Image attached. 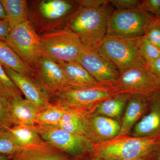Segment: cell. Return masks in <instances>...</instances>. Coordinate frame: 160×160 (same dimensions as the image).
Segmentation results:
<instances>
[{
	"label": "cell",
	"mask_w": 160,
	"mask_h": 160,
	"mask_svg": "<svg viewBox=\"0 0 160 160\" xmlns=\"http://www.w3.org/2000/svg\"><path fill=\"white\" fill-rule=\"evenodd\" d=\"M113 11L110 2L99 7L78 6L68 16L65 27L77 35L85 47L95 50L107 34Z\"/></svg>",
	"instance_id": "cell-1"
},
{
	"label": "cell",
	"mask_w": 160,
	"mask_h": 160,
	"mask_svg": "<svg viewBox=\"0 0 160 160\" xmlns=\"http://www.w3.org/2000/svg\"><path fill=\"white\" fill-rule=\"evenodd\" d=\"M115 88L104 87H77L67 86L52 95V104L65 111L81 115L92 113L96 106L107 98L119 93Z\"/></svg>",
	"instance_id": "cell-2"
},
{
	"label": "cell",
	"mask_w": 160,
	"mask_h": 160,
	"mask_svg": "<svg viewBox=\"0 0 160 160\" xmlns=\"http://www.w3.org/2000/svg\"><path fill=\"white\" fill-rule=\"evenodd\" d=\"M95 145L98 155L103 159L140 160L160 146V136L117 137Z\"/></svg>",
	"instance_id": "cell-3"
},
{
	"label": "cell",
	"mask_w": 160,
	"mask_h": 160,
	"mask_svg": "<svg viewBox=\"0 0 160 160\" xmlns=\"http://www.w3.org/2000/svg\"><path fill=\"white\" fill-rule=\"evenodd\" d=\"M39 35L42 56L58 63L76 61L85 48L78 35L66 27Z\"/></svg>",
	"instance_id": "cell-4"
},
{
	"label": "cell",
	"mask_w": 160,
	"mask_h": 160,
	"mask_svg": "<svg viewBox=\"0 0 160 160\" xmlns=\"http://www.w3.org/2000/svg\"><path fill=\"white\" fill-rule=\"evenodd\" d=\"M78 7L72 1L42 0L32 2L29 20L39 34L65 27L68 16Z\"/></svg>",
	"instance_id": "cell-5"
},
{
	"label": "cell",
	"mask_w": 160,
	"mask_h": 160,
	"mask_svg": "<svg viewBox=\"0 0 160 160\" xmlns=\"http://www.w3.org/2000/svg\"><path fill=\"white\" fill-rule=\"evenodd\" d=\"M139 38H126L106 34L95 50L120 71L138 63H146L140 53Z\"/></svg>",
	"instance_id": "cell-6"
},
{
	"label": "cell",
	"mask_w": 160,
	"mask_h": 160,
	"mask_svg": "<svg viewBox=\"0 0 160 160\" xmlns=\"http://www.w3.org/2000/svg\"><path fill=\"white\" fill-rule=\"evenodd\" d=\"M5 42L13 50L32 72L42 57L40 35L30 20L12 29Z\"/></svg>",
	"instance_id": "cell-7"
},
{
	"label": "cell",
	"mask_w": 160,
	"mask_h": 160,
	"mask_svg": "<svg viewBox=\"0 0 160 160\" xmlns=\"http://www.w3.org/2000/svg\"><path fill=\"white\" fill-rule=\"evenodd\" d=\"M43 141L64 153L78 156L94 150L95 144L82 135L71 133L57 126H33Z\"/></svg>",
	"instance_id": "cell-8"
},
{
	"label": "cell",
	"mask_w": 160,
	"mask_h": 160,
	"mask_svg": "<svg viewBox=\"0 0 160 160\" xmlns=\"http://www.w3.org/2000/svg\"><path fill=\"white\" fill-rule=\"evenodd\" d=\"M153 17L139 9L126 11L114 10L109 18L107 34L126 38L145 35Z\"/></svg>",
	"instance_id": "cell-9"
},
{
	"label": "cell",
	"mask_w": 160,
	"mask_h": 160,
	"mask_svg": "<svg viewBox=\"0 0 160 160\" xmlns=\"http://www.w3.org/2000/svg\"><path fill=\"white\" fill-rule=\"evenodd\" d=\"M116 88L127 94L148 95L160 89L146 63H141L119 71Z\"/></svg>",
	"instance_id": "cell-10"
},
{
	"label": "cell",
	"mask_w": 160,
	"mask_h": 160,
	"mask_svg": "<svg viewBox=\"0 0 160 160\" xmlns=\"http://www.w3.org/2000/svg\"><path fill=\"white\" fill-rule=\"evenodd\" d=\"M76 61L99 82L117 89L118 70L96 50L85 47Z\"/></svg>",
	"instance_id": "cell-11"
},
{
	"label": "cell",
	"mask_w": 160,
	"mask_h": 160,
	"mask_svg": "<svg viewBox=\"0 0 160 160\" xmlns=\"http://www.w3.org/2000/svg\"><path fill=\"white\" fill-rule=\"evenodd\" d=\"M34 78L49 94L68 86L62 68L58 63L42 56L33 72Z\"/></svg>",
	"instance_id": "cell-12"
},
{
	"label": "cell",
	"mask_w": 160,
	"mask_h": 160,
	"mask_svg": "<svg viewBox=\"0 0 160 160\" xmlns=\"http://www.w3.org/2000/svg\"><path fill=\"white\" fill-rule=\"evenodd\" d=\"M84 135L95 145L118 137L120 123L117 120L92 113L84 116Z\"/></svg>",
	"instance_id": "cell-13"
},
{
	"label": "cell",
	"mask_w": 160,
	"mask_h": 160,
	"mask_svg": "<svg viewBox=\"0 0 160 160\" xmlns=\"http://www.w3.org/2000/svg\"><path fill=\"white\" fill-rule=\"evenodd\" d=\"M4 68L9 77L25 95L26 99L33 104L39 111L51 104L49 94L34 78Z\"/></svg>",
	"instance_id": "cell-14"
},
{
	"label": "cell",
	"mask_w": 160,
	"mask_h": 160,
	"mask_svg": "<svg viewBox=\"0 0 160 160\" xmlns=\"http://www.w3.org/2000/svg\"><path fill=\"white\" fill-rule=\"evenodd\" d=\"M149 111L135 125L131 132L134 137L160 136V89L148 96Z\"/></svg>",
	"instance_id": "cell-15"
},
{
	"label": "cell",
	"mask_w": 160,
	"mask_h": 160,
	"mask_svg": "<svg viewBox=\"0 0 160 160\" xmlns=\"http://www.w3.org/2000/svg\"><path fill=\"white\" fill-rule=\"evenodd\" d=\"M148 95L129 94L118 137L128 136L149 106Z\"/></svg>",
	"instance_id": "cell-16"
},
{
	"label": "cell",
	"mask_w": 160,
	"mask_h": 160,
	"mask_svg": "<svg viewBox=\"0 0 160 160\" xmlns=\"http://www.w3.org/2000/svg\"><path fill=\"white\" fill-rule=\"evenodd\" d=\"M58 64L62 68L68 86L77 87L108 86L98 82L77 61Z\"/></svg>",
	"instance_id": "cell-17"
},
{
	"label": "cell",
	"mask_w": 160,
	"mask_h": 160,
	"mask_svg": "<svg viewBox=\"0 0 160 160\" xmlns=\"http://www.w3.org/2000/svg\"><path fill=\"white\" fill-rule=\"evenodd\" d=\"M11 103L13 126L35 125L36 118L39 110L33 104L23 98L21 94L15 96Z\"/></svg>",
	"instance_id": "cell-18"
},
{
	"label": "cell",
	"mask_w": 160,
	"mask_h": 160,
	"mask_svg": "<svg viewBox=\"0 0 160 160\" xmlns=\"http://www.w3.org/2000/svg\"><path fill=\"white\" fill-rule=\"evenodd\" d=\"M11 160H69L65 153L48 143L23 149Z\"/></svg>",
	"instance_id": "cell-19"
},
{
	"label": "cell",
	"mask_w": 160,
	"mask_h": 160,
	"mask_svg": "<svg viewBox=\"0 0 160 160\" xmlns=\"http://www.w3.org/2000/svg\"><path fill=\"white\" fill-rule=\"evenodd\" d=\"M129 96V94L119 92L107 98L96 106L95 113L117 120L122 113Z\"/></svg>",
	"instance_id": "cell-20"
},
{
	"label": "cell",
	"mask_w": 160,
	"mask_h": 160,
	"mask_svg": "<svg viewBox=\"0 0 160 160\" xmlns=\"http://www.w3.org/2000/svg\"><path fill=\"white\" fill-rule=\"evenodd\" d=\"M0 64L4 68L34 78L33 73L13 49L4 41H0Z\"/></svg>",
	"instance_id": "cell-21"
},
{
	"label": "cell",
	"mask_w": 160,
	"mask_h": 160,
	"mask_svg": "<svg viewBox=\"0 0 160 160\" xmlns=\"http://www.w3.org/2000/svg\"><path fill=\"white\" fill-rule=\"evenodd\" d=\"M7 129L23 149L42 146L46 143L35 129L33 126L18 125Z\"/></svg>",
	"instance_id": "cell-22"
},
{
	"label": "cell",
	"mask_w": 160,
	"mask_h": 160,
	"mask_svg": "<svg viewBox=\"0 0 160 160\" xmlns=\"http://www.w3.org/2000/svg\"><path fill=\"white\" fill-rule=\"evenodd\" d=\"M12 29L29 20V7L26 0H1Z\"/></svg>",
	"instance_id": "cell-23"
},
{
	"label": "cell",
	"mask_w": 160,
	"mask_h": 160,
	"mask_svg": "<svg viewBox=\"0 0 160 160\" xmlns=\"http://www.w3.org/2000/svg\"><path fill=\"white\" fill-rule=\"evenodd\" d=\"M65 110L52 104L40 110L35 119V124L57 126L62 119Z\"/></svg>",
	"instance_id": "cell-24"
},
{
	"label": "cell",
	"mask_w": 160,
	"mask_h": 160,
	"mask_svg": "<svg viewBox=\"0 0 160 160\" xmlns=\"http://www.w3.org/2000/svg\"><path fill=\"white\" fill-rule=\"evenodd\" d=\"M57 126L71 133L84 135V116L66 111Z\"/></svg>",
	"instance_id": "cell-25"
},
{
	"label": "cell",
	"mask_w": 160,
	"mask_h": 160,
	"mask_svg": "<svg viewBox=\"0 0 160 160\" xmlns=\"http://www.w3.org/2000/svg\"><path fill=\"white\" fill-rule=\"evenodd\" d=\"M23 149L8 129H0V154L12 158Z\"/></svg>",
	"instance_id": "cell-26"
},
{
	"label": "cell",
	"mask_w": 160,
	"mask_h": 160,
	"mask_svg": "<svg viewBox=\"0 0 160 160\" xmlns=\"http://www.w3.org/2000/svg\"><path fill=\"white\" fill-rule=\"evenodd\" d=\"M18 94H22V92L0 64V95L12 99Z\"/></svg>",
	"instance_id": "cell-27"
},
{
	"label": "cell",
	"mask_w": 160,
	"mask_h": 160,
	"mask_svg": "<svg viewBox=\"0 0 160 160\" xmlns=\"http://www.w3.org/2000/svg\"><path fill=\"white\" fill-rule=\"evenodd\" d=\"M139 47L141 55L146 63L160 57V49L152 44L146 36L139 38Z\"/></svg>",
	"instance_id": "cell-28"
},
{
	"label": "cell",
	"mask_w": 160,
	"mask_h": 160,
	"mask_svg": "<svg viewBox=\"0 0 160 160\" xmlns=\"http://www.w3.org/2000/svg\"><path fill=\"white\" fill-rule=\"evenodd\" d=\"M11 100L0 95V129H7L13 126Z\"/></svg>",
	"instance_id": "cell-29"
},
{
	"label": "cell",
	"mask_w": 160,
	"mask_h": 160,
	"mask_svg": "<svg viewBox=\"0 0 160 160\" xmlns=\"http://www.w3.org/2000/svg\"><path fill=\"white\" fill-rule=\"evenodd\" d=\"M145 36L152 44L160 49V23L152 18L147 27Z\"/></svg>",
	"instance_id": "cell-30"
},
{
	"label": "cell",
	"mask_w": 160,
	"mask_h": 160,
	"mask_svg": "<svg viewBox=\"0 0 160 160\" xmlns=\"http://www.w3.org/2000/svg\"><path fill=\"white\" fill-rule=\"evenodd\" d=\"M110 4L115 10L126 11L139 8L141 1L138 0H111Z\"/></svg>",
	"instance_id": "cell-31"
},
{
	"label": "cell",
	"mask_w": 160,
	"mask_h": 160,
	"mask_svg": "<svg viewBox=\"0 0 160 160\" xmlns=\"http://www.w3.org/2000/svg\"><path fill=\"white\" fill-rule=\"evenodd\" d=\"M139 9L147 13L156 15L160 10V0H145L141 1Z\"/></svg>",
	"instance_id": "cell-32"
},
{
	"label": "cell",
	"mask_w": 160,
	"mask_h": 160,
	"mask_svg": "<svg viewBox=\"0 0 160 160\" xmlns=\"http://www.w3.org/2000/svg\"><path fill=\"white\" fill-rule=\"evenodd\" d=\"M146 65L160 89V57Z\"/></svg>",
	"instance_id": "cell-33"
},
{
	"label": "cell",
	"mask_w": 160,
	"mask_h": 160,
	"mask_svg": "<svg viewBox=\"0 0 160 160\" xmlns=\"http://www.w3.org/2000/svg\"><path fill=\"white\" fill-rule=\"evenodd\" d=\"M78 6L84 7H99L108 4L110 1L107 0H77L72 1Z\"/></svg>",
	"instance_id": "cell-34"
},
{
	"label": "cell",
	"mask_w": 160,
	"mask_h": 160,
	"mask_svg": "<svg viewBox=\"0 0 160 160\" xmlns=\"http://www.w3.org/2000/svg\"><path fill=\"white\" fill-rule=\"evenodd\" d=\"M12 30L8 20H0V41H5Z\"/></svg>",
	"instance_id": "cell-35"
},
{
	"label": "cell",
	"mask_w": 160,
	"mask_h": 160,
	"mask_svg": "<svg viewBox=\"0 0 160 160\" xmlns=\"http://www.w3.org/2000/svg\"><path fill=\"white\" fill-rule=\"evenodd\" d=\"M0 20H7L6 9L0 0Z\"/></svg>",
	"instance_id": "cell-36"
},
{
	"label": "cell",
	"mask_w": 160,
	"mask_h": 160,
	"mask_svg": "<svg viewBox=\"0 0 160 160\" xmlns=\"http://www.w3.org/2000/svg\"><path fill=\"white\" fill-rule=\"evenodd\" d=\"M0 160H11V158L7 156L0 154Z\"/></svg>",
	"instance_id": "cell-37"
},
{
	"label": "cell",
	"mask_w": 160,
	"mask_h": 160,
	"mask_svg": "<svg viewBox=\"0 0 160 160\" xmlns=\"http://www.w3.org/2000/svg\"><path fill=\"white\" fill-rule=\"evenodd\" d=\"M153 18L156 21L160 23V10L157 14L154 17H153Z\"/></svg>",
	"instance_id": "cell-38"
},
{
	"label": "cell",
	"mask_w": 160,
	"mask_h": 160,
	"mask_svg": "<svg viewBox=\"0 0 160 160\" xmlns=\"http://www.w3.org/2000/svg\"><path fill=\"white\" fill-rule=\"evenodd\" d=\"M159 148H160V146H159ZM157 160H160V149L159 150L158 152Z\"/></svg>",
	"instance_id": "cell-39"
},
{
	"label": "cell",
	"mask_w": 160,
	"mask_h": 160,
	"mask_svg": "<svg viewBox=\"0 0 160 160\" xmlns=\"http://www.w3.org/2000/svg\"><path fill=\"white\" fill-rule=\"evenodd\" d=\"M98 160H124V159H115V160H106V159H103L100 158V159H99Z\"/></svg>",
	"instance_id": "cell-40"
}]
</instances>
